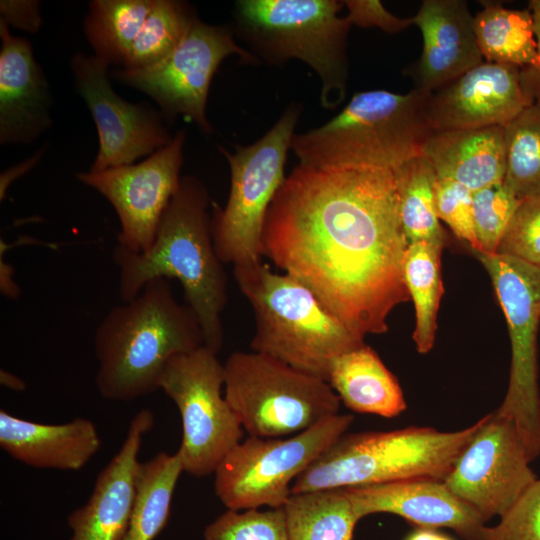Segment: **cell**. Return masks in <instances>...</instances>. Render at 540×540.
<instances>
[{"label":"cell","instance_id":"6da1fadb","mask_svg":"<svg viewBox=\"0 0 540 540\" xmlns=\"http://www.w3.org/2000/svg\"><path fill=\"white\" fill-rule=\"evenodd\" d=\"M395 170L298 164L267 211L260 255L310 289L365 338L410 301Z\"/></svg>","mask_w":540,"mask_h":540},{"label":"cell","instance_id":"7a4b0ae2","mask_svg":"<svg viewBox=\"0 0 540 540\" xmlns=\"http://www.w3.org/2000/svg\"><path fill=\"white\" fill-rule=\"evenodd\" d=\"M210 197L195 176H183L161 218L152 246L131 252L113 250L123 302L134 299L155 278H175L195 312L204 345L218 354L224 342L222 312L228 302L227 275L211 234Z\"/></svg>","mask_w":540,"mask_h":540},{"label":"cell","instance_id":"3957f363","mask_svg":"<svg viewBox=\"0 0 540 540\" xmlns=\"http://www.w3.org/2000/svg\"><path fill=\"white\" fill-rule=\"evenodd\" d=\"M204 345L199 320L177 302L169 280L148 281L132 300L113 307L97 326L95 384L111 401H132L160 389L168 361Z\"/></svg>","mask_w":540,"mask_h":540},{"label":"cell","instance_id":"277c9868","mask_svg":"<svg viewBox=\"0 0 540 540\" xmlns=\"http://www.w3.org/2000/svg\"><path fill=\"white\" fill-rule=\"evenodd\" d=\"M430 93L371 90L355 94L324 125L295 133L291 149L299 164L321 169L395 170L420 156L432 133Z\"/></svg>","mask_w":540,"mask_h":540},{"label":"cell","instance_id":"5b68a950","mask_svg":"<svg viewBox=\"0 0 540 540\" xmlns=\"http://www.w3.org/2000/svg\"><path fill=\"white\" fill-rule=\"evenodd\" d=\"M233 275L254 312L252 351L328 381L335 359L365 344L310 289L261 259L234 265Z\"/></svg>","mask_w":540,"mask_h":540},{"label":"cell","instance_id":"8992f818","mask_svg":"<svg viewBox=\"0 0 540 540\" xmlns=\"http://www.w3.org/2000/svg\"><path fill=\"white\" fill-rule=\"evenodd\" d=\"M343 6L336 0H239L231 29L258 62H305L320 78L321 105L334 109L345 99L348 77L352 24L338 15Z\"/></svg>","mask_w":540,"mask_h":540},{"label":"cell","instance_id":"52a82bcc","mask_svg":"<svg viewBox=\"0 0 540 540\" xmlns=\"http://www.w3.org/2000/svg\"><path fill=\"white\" fill-rule=\"evenodd\" d=\"M484 417L459 431L410 426L345 433L291 486V494L410 479L444 480Z\"/></svg>","mask_w":540,"mask_h":540},{"label":"cell","instance_id":"ba28073f","mask_svg":"<svg viewBox=\"0 0 540 540\" xmlns=\"http://www.w3.org/2000/svg\"><path fill=\"white\" fill-rule=\"evenodd\" d=\"M224 376L225 399L249 436H291L339 413L327 381L263 353L233 352Z\"/></svg>","mask_w":540,"mask_h":540},{"label":"cell","instance_id":"9c48e42d","mask_svg":"<svg viewBox=\"0 0 540 540\" xmlns=\"http://www.w3.org/2000/svg\"><path fill=\"white\" fill-rule=\"evenodd\" d=\"M302 109L299 102H291L271 129L250 145H237L234 152L218 147L231 175L226 205L212 203L211 214L212 239L223 264L261 259L263 225L286 178L287 152Z\"/></svg>","mask_w":540,"mask_h":540},{"label":"cell","instance_id":"30bf717a","mask_svg":"<svg viewBox=\"0 0 540 540\" xmlns=\"http://www.w3.org/2000/svg\"><path fill=\"white\" fill-rule=\"evenodd\" d=\"M352 422V415L338 413L291 436H249L217 467L216 496L231 510L283 507L294 480L345 434Z\"/></svg>","mask_w":540,"mask_h":540},{"label":"cell","instance_id":"8fae6325","mask_svg":"<svg viewBox=\"0 0 540 540\" xmlns=\"http://www.w3.org/2000/svg\"><path fill=\"white\" fill-rule=\"evenodd\" d=\"M474 253L490 276L511 343L508 388L495 412L515 423L533 461L540 455V267L499 253Z\"/></svg>","mask_w":540,"mask_h":540},{"label":"cell","instance_id":"7c38bea8","mask_svg":"<svg viewBox=\"0 0 540 540\" xmlns=\"http://www.w3.org/2000/svg\"><path fill=\"white\" fill-rule=\"evenodd\" d=\"M224 364L205 345L172 357L160 389L175 403L182 421L178 453L184 472L214 474L225 456L243 439V427L222 395Z\"/></svg>","mask_w":540,"mask_h":540},{"label":"cell","instance_id":"4fadbf2b","mask_svg":"<svg viewBox=\"0 0 540 540\" xmlns=\"http://www.w3.org/2000/svg\"><path fill=\"white\" fill-rule=\"evenodd\" d=\"M236 55L244 64H258L255 56L239 46L231 28L210 25L199 18L180 44L164 59L151 66L117 68L110 76L152 98L166 121L183 115L205 133L213 127L207 119L206 104L213 76L221 62Z\"/></svg>","mask_w":540,"mask_h":540},{"label":"cell","instance_id":"5bb4252c","mask_svg":"<svg viewBox=\"0 0 540 540\" xmlns=\"http://www.w3.org/2000/svg\"><path fill=\"white\" fill-rule=\"evenodd\" d=\"M185 139V130H179L169 144L140 163L76 174L78 181L114 208L120 222L118 245L135 253L152 246L164 211L180 185Z\"/></svg>","mask_w":540,"mask_h":540},{"label":"cell","instance_id":"9a60e30c","mask_svg":"<svg viewBox=\"0 0 540 540\" xmlns=\"http://www.w3.org/2000/svg\"><path fill=\"white\" fill-rule=\"evenodd\" d=\"M517 426L496 412L462 450L443 480L487 522L502 517L538 479Z\"/></svg>","mask_w":540,"mask_h":540},{"label":"cell","instance_id":"2e32d148","mask_svg":"<svg viewBox=\"0 0 540 540\" xmlns=\"http://www.w3.org/2000/svg\"><path fill=\"white\" fill-rule=\"evenodd\" d=\"M109 64L95 56L73 55L70 67L77 93L95 122L99 147L90 171L134 164L170 143L166 119L146 103L121 98L108 78Z\"/></svg>","mask_w":540,"mask_h":540},{"label":"cell","instance_id":"e0dca14e","mask_svg":"<svg viewBox=\"0 0 540 540\" xmlns=\"http://www.w3.org/2000/svg\"><path fill=\"white\" fill-rule=\"evenodd\" d=\"M536 100L532 70L483 62L430 93L433 131L504 126Z\"/></svg>","mask_w":540,"mask_h":540},{"label":"cell","instance_id":"ac0fdd59","mask_svg":"<svg viewBox=\"0 0 540 540\" xmlns=\"http://www.w3.org/2000/svg\"><path fill=\"white\" fill-rule=\"evenodd\" d=\"M342 489L359 519L390 513L415 527L449 528L464 540L485 538V519L442 480L410 479Z\"/></svg>","mask_w":540,"mask_h":540},{"label":"cell","instance_id":"d6986e66","mask_svg":"<svg viewBox=\"0 0 540 540\" xmlns=\"http://www.w3.org/2000/svg\"><path fill=\"white\" fill-rule=\"evenodd\" d=\"M154 425L149 409L131 420L126 437L109 463L99 472L88 501L67 517L69 540H122L136 494L143 438Z\"/></svg>","mask_w":540,"mask_h":540},{"label":"cell","instance_id":"ffe728a7","mask_svg":"<svg viewBox=\"0 0 540 540\" xmlns=\"http://www.w3.org/2000/svg\"><path fill=\"white\" fill-rule=\"evenodd\" d=\"M0 143L28 144L52 126V95L32 45L0 19Z\"/></svg>","mask_w":540,"mask_h":540},{"label":"cell","instance_id":"44dd1931","mask_svg":"<svg viewBox=\"0 0 540 540\" xmlns=\"http://www.w3.org/2000/svg\"><path fill=\"white\" fill-rule=\"evenodd\" d=\"M413 23L423 39L419 61L409 71L415 89L431 93L483 63L466 1L424 0Z\"/></svg>","mask_w":540,"mask_h":540},{"label":"cell","instance_id":"7402d4cb","mask_svg":"<svg viewBox=\"0 0 540 540\" xmlns=\"http://www.w3.org/2000/svg\"><path fill=\"white\" fill-rule=\"evenodd\" d=\"M0 447L15 460L39 469L77 471L101 447L94 423L75 418L62 424H43L0 411Z\"/></svg>","mask_w":540,"mask_h":540},{"label":"cell","instance_id":"603a6c76","mask_svg":"<svg viewBox=\"0 0 540 540\" xmlns=\"http://www.w3.org/2000/svg\"><path fill=\"white\" fill-rule=\"evenodd\" d=\"M421 155L438 179L477 191L505 179L504 126L432 131Z\"/></svg>","mask_w":540,"mask_h":540},{"label":"cell","instance_id":"cb8c5ba5","mask_svg":"<svg viewBox=\"0 0 540 540\" xmlns=\"http://www.w3.org/2000/svg\"><path fill=\"white\" fill-rule=\"evenodd\" d=\"M327 382L340 401L358 413L393 418L407 407L398 380L366 344L337 357Z\"/></svg>","mask_w":540,"mask_h":540},{"label":"cell","instance_id":"d4e9b609","mask_svg":"<svg viewBox=\"0 0 540 540\" xmlns=\"http://www.w3.org/2000/svg\"><path fill=\"white\" fill-rule=\"evenodd\" d=\"M474 16L479 49L486 62L532 69L540 75V56L529 9H508L498 2H482Z\"/></svg>","mask_w":540,"mask_h":540},{"label":"cell","instance_id":"484cf974","mask_svg":"<svg viewBox=\"0 0 540 540\" xmlns=\"http://www.w3.org/2000/svg\"><path fill=\"white\" fill-rule=\"evenodd\" d=\"M184 472L178 452H159L140 464L129 524L122 540H154L165 527Z\"/></svg>","mask_w":540,"mask_h":540},{"label":"cell","instance_id":"4316f807","mask_svg":"<svg viewBox=\"0 0 540 540\" xmlns=\"http://www.w3.org/2000/svg\"><path fill=\"white\" fill-rule=\"evenodd\" d=\"M283 511L289 540H352L360 520L342 488L293 493Z\"/></svg>","mask_w":540,"mask_h":540},{"label":"cell","instance_id":"83f0119b","mask_svg":"<svg viewBox=\"0 0 540 540\" xmlns=\"http://www.w3.org/2000/svg\"><path fill=\"white\" fill-rule=\"evenodd\" d=\"M446 241L409 244L404 257V281L415 309L413 340L419 353L434 345L437 313L443 294L441 254Z\"/></svg>","mask_w":540,"mask_h":540},{"label":"cell","instance_id":"f1b7e54d","mask_svg":"<svg viewBox=\"0 0 540 540\" xmlns=\"http://www.w3.org/2000/svg\"><path fill=\"white\" fill-rule=\"evenodd\" d=\"M156 0H93L84 18L85 36L94 56L123 66Z\"/></svg>","mask_w":540,"mask_h":540},{"label":"cell","instance_id":"f546056e","mask_svg":"<svg viewBox=\"0 0 540 540\" xmlns=\"http://www.w3.org/2000/svg\"><path fill=\"white\" fill-rule=\"evenodd\" d=\"M400 201V218L409 244L423 241H446L435 206L437 176L422 156L395 169Z\"/></svg>","mask_w":540,"mask_h":540},{"label":"cell","instance_id":"4dcf8cb0","mask_svg":"<svg viewBox=\"0 0 540 540\" xmlns=\"http://www.w3.org/2000/svg\"><path fill=\"white\" fill-rule=\"evenodd\" d=\"M197 18L195 9L187 2L156 0L121 68L158 63L180 44Z\"/></svg>","mask_w":540,"mask_h":540},{"label":"cell","instance_id":"1f68e13d","mask_svg":"<svg viewBox=\"0 0 540 540\" xmlns=\"http://www.w3.org/2000/svg\"><path fill=\"white\" fill-rule=\"evenodd\" d=\"M504 182L518 199L540 193V98L504 125Z\"/></svg>","mask_w":540,"mask_h":540},{"label":"cell","instance_id":"d6a6232c","mask_svg":"<svg viewBox=\"0 0 540 540\" xmlns=\"http://www.w3.org/2000/svg\"><path fill=\"white\" fill-rule=\"evenodd\" d=\"M520 202L511 188L498 182L473 192V219L477 250L496 253Z\"/></svg>","mask_w":540,"mask_h":540},{"label":"cell","instance_id":"836d02e7","mask_svg":"<svg viewBox=\"0 0 540 540\" xmlns=\"http://www.w3.org/2000/svg\"><path fill=\"white\" fill-rule=\"evenodd\" d=\"M204 540H289L283 507L231 510L204 529Z\"/></svg>","mask_w":540,"mask_h":540},{"label":"cell","instance_id":"e575fe53","mask_svg":"<svg viewBox=\"0 0 540 540\" xmlns=\"http://www.w3.org/2000/svg\"><path fill=\"white\" fill-rule=\"evenodd\" d=\"M496 253L540 267V193L520 200Z\"/></svg>","mask_w":540,"mask_h":540},{"label":"cell","instance_id":"d590c367","mask_svg":"<svg viewBox=\"0 0 540 540\" xmlns=\"http://www.w3.org/2000/svg\"><path fill=\"white\" fill-rule=\"evenodd\" d=\"M435 206L439 220L447 224L458 239L466 242L473 251H476L473 192L453 180L437 178Z\"/></svg>","mask_w":540,"mask_h":540},{"label":"cell","instance_id":"8d00e7d4","mask_svg":"<svg viewBox=\"0 0 540 540\" xmlns=\"http://www.w3.org/2000/svg\"><path fill=\"white\" fill-rule=\"evenodd\" d=\"M484 540H540V479H537L493 527Z\"/></svg>","mask_w":540,"mask_h":540},{"label":"cell","instance_id":"74e56055","mask_svg":"<svg viewBox=\"0 0 540 540\" xmlns=\"http://www.w3.org/2000/svg\"><path fill=\"white\" fill-rule=\"evenodd\" d=\"M348 9L347 18L351 24L361 27H378L388 33L400 32L413 23L411 18H399L377 0H349L343 1Z\"/></svg>","mask_w":540,"mask_h":540},{"label":"cell","instance_id":"f35d334b","mask_svg":"<svg viewBox=\"0 0 540 540\" xmlns=\"http://www.w3.org/2000/svg\"><path fill=\"white\" fill-rule=\"evenodd\" d=\"M0 19L5 21L8 26L36 33L42 24L40 1L1 0Z\"/></svg>","mask_w":540,"mask_h":540},{"label":"cell","instance_id":"ab89813d","mask_svg":"<svg viewBox=\"0 0 540 540\" xmlns=\"http://www.w3.org/2000/svg\"><path fill=\"white\" fill-rule=\"evenodd\" d=\"M40 149L37 153H35L32 157L29 159L11 166L7 170H5L3 173H1L0 176V200L2 201L7 193V190L9 189L10 185L17 180L19 177L30 171L41 159L43 154V149Z\"/></svg>","mask_w":540,"mask_h":540},{"label":"cell","instance_id":"60d3db41","mask_svg":"<svg viewBox=\"0 0 540 540\" xmlns=\"http://www.w3.org/2000/svg\"><path fill=\"white\" fill-rule=\"evenodd\" d=\"M0 262V290L1 293L11 299H15L20 294V289L13 279L14 269L1 257Z\"/></svg>","mask_w":540,"mask_h":540},{"label":"cell","instance_id":"b9f144b4","mask_svg":"<svg viewBox=\"0 0 540 540\" xmlns=\"http://www.w3.org/2000/svg\"><path fill=\"white\" fill-rule=\"evenodd\" d=\"M529 10L533 19V30L537 44V51L540 56V0H531L529 2ZM534 71V70H533ZM534 76L537 83L536 99L540 98V75L538 76L534 71Z\"/></svg>","mask_w":540,"mask_h":540},{"label":"cell","instance_id":"7bdbcfd3","mask_svg":"<svg viewBox=\"0 0 540 540\" xmlns=\"http://www.w3.org/2000/svg\"><path fill=\"white\" fill-rule=\"evenodd\" d=\"M404 540H454L439 529L415 527Z\"/></svg>","mask_w":540,"mask_h":540},{"label":"cell","instance_id":"ee69618b","mask_svg":"<svg viewBox=\"0 0 540 540\" xmlns=\"http://www.w3.org/2000/svg\"><path fill=\"white\" fill-rule=\"evenodd\" d=\"M0 383L14 391H24L26 388V384L21 378L3 369L0 371Z\"/></svg>","mask_w":540,"mask_h":540}]
</instances>
